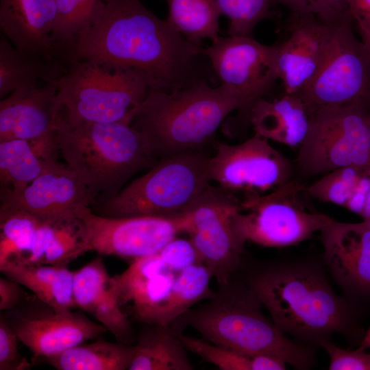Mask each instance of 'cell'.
Listing matches in <instances>:
<instances>
[{"label": "cell", "instance_id": "4fadbf2b", "mask_svg": "<svg viewBox=\"0 0 370 370\" xmlns=\"http://www.w3.org/2000/svg\"><path fill=\"white\" fill-rule=\"evenodd\" d=\"M215 149L210 180L233 194L262 195L291 180L289 160L258 134L237 145L218 143Z\"/></svg>", "mask_w": 370, "mask_h": 370}, {"label": "cell", "instance_id": "6da1fadb", "mask_svg": "<svg viewBox=\"0 0 370 370\" xmlns=\"http://www.w3.org/2000/svg\"><path fill=\"white\" fill-rule=\"evenodd\" d=\"M204 47L188 41L140 0H106L92 24L64 53L66 64L93 60L139 71L155 90L173 92L214 73Z\"/></svg>", "mask_w": 370, "mask_h": 370}, {"label": "cell", "instance_id": "8fae6325", "mask_svg": "<svg viewBox=\"0 0 370 370\" xmlns=\"http://www.w3.org/2000/svg\"><path fill=\"white\" fill-rule=\"evenodd\" d=\"M240 210L241 201L234 194L210 184L184 214V232L218 285L234 278L243 266L245 243L234 225Z\"/></svg>", "mask_w": 370, "mask_h": 370}, {"label": "cell", "instance_id": "603a6c76", "mask_svg": "<svg viewBox=\"0 0 370 370\" xmlns=\"http://www.w3.org/2000/svg\"><path fill=\"white\" fill-rule=\"evenodd\" d=\"M256 134L291 147L304 140L310 124V112L298 94H286L272 101H256L249 114Z\"/></svg>", "mask_w": 370, "mask_h": 370}, {"label": "cell", "instance_id": "3957f363", "mask_svg": "<svg viewBox=\"0 0 370 370\" xmlns=\"http://www.w3.org/2000/svg\"><path fill=\"white\" fill-rule=\"evenodd\" d=\"M262 307L243 281L232 278L170 326L176 332L191 327L204 340L245 354L272 355L297 369L311 368L315 362L313 346L291 340L264 315Z\"/></svg>", "mask_w": 370, "mask_h": 370}, {"label": "cell", "instance_id": "e575fe53", "mask_svg": "<svg viewBox=\"0 0 370 370\" xmlns=\"http://www.w3.org/2000/svg\"><path fill=\"white\" fill-rule=\"evenodd\" d=\"M186 348L222 370H260L259 354L248 355L178 333Z\"/></svg>", "mask_w": 370, "mask_h": 370}, {"label": "cell", "instance_id": "277c9868", "mask_svg": "<svg viewBox=\"0 0 370 370\" xmlns=\"http://www.w3.org/2000/svg\"><path fill=\"white\" fill-rule=\"evenodd\" d=\"M241 97L232 86L208 82L173 92L152 90L138 108L132 125L158 159L206 151Z\"/></svg>", "mask_w": 370, "mask_h": 370}, {"label": "cell", "instance_id": "ba28073f", "mask_svg": "<svg viewBox=\"0 0 370 370\" xmlns=\"http://www.w3.org/2000/svg\"><path fill=\"white\" fill-rule=\"evenodd\" d=\"M297 162L310 176L356 166L370 169V104L357 101L310 112L307 134Z\"/></svg>", "mask_w": 370, "mask_h": 370}, {"label": "cell", "instance_id": "e0dca14e", "mask_svg": "<svg viewBox=\"0 0 370 370\" xmlns=\"http://www.w3.org/2000/svg\"><path fill=\"white\" fill-rule=\"evenodd\" d=\"M62 110L57 82L15 90L0 101V141L26 140L42 159L58 158L55 134Z\"/></svg>", "mask_w": 370, "mask_h": 370}, {"label": "cell", "instance_id": "ac0fdd59", "mask_svg": "<svg viewBox=\"0 0 370 370\" xmlns=\"http://www.w3.org/2000/svg\"><path fill=\"white\" fill-rule=\"evenodd\" d=\"M329 38L324 16L292 12L286 36L276 45L278 73L284 93H298L314 79L324 60Z\"/></svg>", "mask_w": 370, "mask_h": 370}, {"label": "cell", "instance_id": "d590c367", "mask_svg": "<svg viewBox=\"0 0 370 370\" xmlns=\"http://www.w3.org/2000/svg\"><path fill=\"white\" fill-rule=\"evenodd\" d=\"M18 338L1 313L0 315V370H26L28 360L19 353Z\"/></svg>", "mask_w": 370, "mask_h": 370}, {"label": "cell", "instance_id": "30bf717a", "mask_svg": "<svg viewBox=\"0 0 370 370\" xmlns=\"http://www.w3.org/2000/svg\"><path fill=\"white\" fill-rule=\"evenodd\" d=\"M321 16L330 32L325 56L314 79L297 94L309 112L357 101L370 104V53L354 34L352 15L345 6Z\"/></svg>", "mask_w": 370, "mask_h": 370}, {"label": "cell", "instance_id": "8d00e7d4", "mask_svg": "<svg viewBox=\"0 0 370 370\" xmlns=\"http://www.w3.org/2000/svg\"><path fill=\"white\" fill-rule=\"evenodd\" d=\"M330 357V370H370V352L358 347L354 350L342 349L331 340L321 345Z\"/></svg>", "mask_w": 370, "mask_h": 370}, {"label": "cell", "instance_id": "f6af8a7d", "mask_svg": "<svg viewBox=\"0 0 370 370\" xmlns=\"http://www.w3.org/2000/svg\"><path fill=\"white\" fill-rule=\"evenodd\" d=\"M363 222L370 228V217L363 219Z\"/></svg>", "mask_w": 370, "mask_h": 370}, {"label": "cell", "instance_id": "b9f144b4", "mask_svg": "<svg viewBox=\"0 0 370 370\" xmlns=\"http://www.w3.org/2000/svg\"><path fill=\"white\" fill-rule=\"evenodd\" d=\"M356 27L360 36L361 40L370 53V28L361 25H356Z\"/></svg>", "mask_w": 370, "mask_h": 370}, {"label": "cell", "instance_id": "f1b7e54d", "mask_svg": "<svg viewBox=\"0 0 370 370\" xmlns=\"http://www.w3.org/2000/svg\"><path fill=\"white\" fill-rule=\"evenodd\" d=\"M58 163L41 158L28 140L0 141V195L20 192Z\"/></svg>", "mask_w": 370, "mask_h": 370}, {"label": "cell", "instance_id": "7a4b0ae2", "mask_svg": "<svg viewBox=\"0 0 370 370\" xmlns=\"http://www.w3.org/2000/svg\"><path fill=\"white\" fill-rule=\"evenodd\" d=\"M243 282L277 327L299 343L320 346L334 333L358 336L354 303L334 292L317 262L263 263L249 271Z\"/></svg>", "mask_w": 370, "mask_h": 370}, {"label": "cell", "instance_id": "52a82bcc", "mask_svg": "<svg viewBox=\"0 0 370 370\" xmlns=\"http://www.w3.org/2000/svg\"><path fill=\"white\" fill-rule=\"evenodd\" d=\"M57 86L67 119L127 124H132L139 106L155 90L150 78L139 71L93 60L69 64Z\"/></svg>", "mask_w": 370, "mask_h": 370}, {"label": "cell", "instance_id": "9a60e30c", "mask_svg": "<svg viewBox=\"0 0 370 370\" xmlns=\"http://www.w3.org/2000/svg\"><path fill=\"white\" fill-rule=\"evenodd\" d=\"M1 313L34 358L58 354L108 331L82 312H59L34 295Z\"/></svg>", "mask_w": 370, "mask_h": 370}, {"label": "cell", "instance_id": "1f68e13d", "mask_svg": "<svg viewBox=\"0 0 370 370\" xmlns=\"http://www.w3.org/2000/svg\"><path fill=\"white\" fill-rule=\"evenodd\" d=\"M57 17L52 38L62 57L65 49L89 27L103 8L106 0H56Z\"/></svg>", "mask_w": 370, "mask_h": 370}, {"label": "cell", "instance_id": "836d02e7", "mask_svg": "<svg viewBox=\"0 0 370 370\" xmlns=\"http://www.w3.org/2000/svg\"><path fill=\"white\" fill-rule=\"evenodd\" d=\"M230 21L229 36L253 37L256 25L271 14V0H215Z\"/></svg>", "mask_w": 370, "mask_h": 370}, {"label": "cell", "instance_id": "ab89813d", "mask_svg": "<svg viewBox=\"0 0 370 370\" xmlns=\"http://www.w3.org/2000/svg\"><path fill=\"white\" fill-rule=\"evenodd\" d=\"M16 281L6 276L0 278V310L1 312L13 310L29 297V295Z\"/></svg>", "mask_w": 370, "mask_h": 370}, {"label": "cell", "instance_id": "4dcf8cb0", "mask_svg": "<svg viewBox=\"0 0 370 370\" xmlns=\"http://www.w3.org/2000/svg\"><path fill=\"white\" fill-rule=\"evenodd\" d=\"M212 278L207 267L201 263L177 272L158 325H171L197 302L211 297L214 293L210 288Z\"/></svg>", "mask_w": 370, "mask_h": 370}, {"label": "cell", "instance_id": "8992f818", "mask_svg": "<svg viewBox=\"0 0 370 370\" xmlns=\"http://www.w3.org/2000/svg\"><path fill=\"white\" fill-rule=\"evenodd\" d=\"M206 151L162 158L114 197L90 207L106 217L184 215L210 184Z\"/></svg>", "mask_w": 370, "mask_h": 370}, {"label": "cell", "instance_id": "7bdbcfd3", "mask_svg": "<svg viewBox=\"0 0 370 370\" xmlns=\"http://www.w3.org/2000/svg\"><path fill=\"white\" fill-rule=\"evenodd\" d=\"M363 219L370 217V188L367 194L362 214L360 215Z\"/></svg>", "mask_w": 370, "mask_h": 370}, {"label": "cell", "instance_id": "7402d4cb", "mask_svg": "<svg viewBox=\"0 0 370 370\" xmlns=\"http://www.w3.org/2000/svg\"><path fill=\"white\" fill-rule=\"evenodd\" d=\"M101 257L74 271L73 297L76 307L103 325L118 342L131 345L134 331L121 308Z\"/></svg>", "mask_w": 370, "mask_h": 370}, {"label": "cell", "instance_id": "7c38bea8", "mask_svg": "<svg viewBox=\"0 0 370 370\" xmlns=\"http://www.w3.org/2000/svg\"><path fill=\"white\" fill-rule=\"evenodd\" d=\"M82 250L135 260L158 253L184 232V215L106 217L90 207L79 214Z\"/></svg>", "mask_w": 370, "mask_h": 370}, {"label": "cell", "instance_id": "9c48e42d", "mask_svg": "<svg viewBox=\"0 0 370 370\" xmlns=\"http://www.w3.org/2000/svg\"><path fill=\"white\" fill-rule=\"evenodd\" d=\"M306 186L290 180L262 195H247L234 217L235 230L246 243L267 247L296 245L320 232L333 218L311 208Z\"/></svg>", "mask_w": 370, "mask_h": 370}, {"label": "cell", "instance_id": "d6986e66", "mask_svg": "<svg viewBox=\"0 0 370 370\" xmlns=\"http://www.w3.org/2000/svg\"><path fill=\"white\" fill-rule=\"evenodd\" d=\"M319 232L323 261L347 298L370 297V228L333 219Z\"/></svg>", "mask_w": 370, "mask_h": 370}, {"label": "cell", "instance_id": "60d3db41", "mask_svg": "<svg viewBox=\"0 0 370 370\" xmlns=\"http://www.w3.org/2000/svg\"><path fill=\"white\" fill-rule=\"evenodd\" d=\"M356 25L370 28V0H344Z\"/></svg>", "mask_w": 370, "mask_h": 370}, {"label": "cell", "instance_id": "ee69618b", "mask_svg": "<svg viewBox=\"0 0 370 370\" xmlns=\"http://www.w3.org/2000/svg\"><path fill=\"white\" fill-rule=\"evenodd\" d=\"M359 347L370 352V327L362 337Z\"/></svg>", "mask_w": 370, "mask_h": 370}, {"label": "cell", "instance_id": "f35d334b", "mask_svg": "<svg viewBox=\"0 0 370 370\" xmlns=\"http://www.w3.org/2000/svg\"><path fill=\"white\" fill-rule=\"evenodd\" d=\"M273 3L285 5L292 12L325 15L344 8V0H271Z\"/></svg>", "mask_w": 370, "mask_h": 370}, {"label": "cell", "instance_id": "5b68a950", "mask_svg": "<svg viewBox=\"0 0 370 370\" xmlns=\"http://www.w3.org/2000/svg\"><path fill=\"white\" fill-rule=\"evenodd\" d=\"M55 136L60 157L95 204L114 197L135 174L158 161L131 124L73 121L61 111Z\"/></svg>", "mask_w": 370, "mask_h": 370}, {"label": "cell", "instance_id": "4316f807", "mask_svg": "<svg viewBox=\"0 0 370 370\" xmlns=\"http://www.w3.org/2000/svg\"><path fill=\"white\" fill-rule=\"evenodd\" d=\"M83 254L75 223L40 222L25 256L17 262L28 265H64Z\"/></svg>", "mask_w": 370, "mask_h": 370}, {"label": "cell", "instance_id": "ffe728a7", "mask_svg": "<svg viewBox=\"0 0 370 370\" xmlns=\"http://www.w3.org/2000/svg\"><path fill=\"white\" fill-rule=\"evenodd\" d=\"M177 272L170 269L158 253L136 258L121 274L111 278L123 309L146 325H158Z\"/></svg>", "mask_w": 370, "mask_h": 370}, {"label": "cell", "instance_id": "44dd1931", "mask_svg": "<svg viewBox=\"0 0 370 370\" xmlns=\"http://www.w3.org/2000/svg\"><path fill=\"white\" fill-rule=\"evenodd\" d=\"M56 17V0H0V28L14 47L63 62L52 38Z\"/></svg>", "mask_w": 370, "mask_h": 370}, {"label": "cell", "instance_id": "83f0119b", "mask_svg": "<svg viewBox=\"0 0 370 370\" xmlns=\"http://www.w3.org/2000/svg\"><path fill=\"white\" fill-rule=\"evenodd\" d=\"M134 353L132 345L97 339L45 359L58 370H125L130 367Z\"/></svg>", "mask_w": 370, "mask_h": 370}, {"label": "cell", "instance_id": "f546056e", "mask_svg": "<svg viewBox=\"0 0 370 370\" xmlns=\"http://www.w3.org/2000/svg\"><path fill=\"white\" fill-rule=\"evenodd\" d=\"M166 20L188 41L201 45L219 36L221 14L215 0H166Z\"/></svg>", "mask_w": 370, "mask_h": 370}, {"label": "cell", "instance_id": "cb8c5ba5", "mask_svg": "<svg viewBox=\"0 0 370 370\" xmlns=\"http://www.w3.org/2000/svg\"><path fill=\"white\" fill-rule=\"evenodd\" d=\"M67 68L58 60L21 50L1 36V99L18 88L57 82Z\"/></svg>", "mask_w": 370, "mask_h": 370}, {"label": "cell", "instance_id": "484cf974", "mask_svg": "<svg viewBox=\"0 0 370 370\" xmlns=\"http://www.w3.org/2000/svg\"><path fill=\"white\" fill-rule=\"evenodd\" d=\"M129 370H192L187 349L170 325H147L138 336Z\"/></svg>", "mask_w": 370, "mask_h": 370}, {"label": "cell", "instance_id": "d6a6232c", "mask_svg": "<svg viewBox=\"0 0 370 370\" xmlns=\"http://www.w3.org/2000/svg\"><path fill=\"white\" fill-rule=\"evenodd\" d=\"M367 169L345 166L332 170L306 186V193L313 199L345 208Z\"/></svg>", "mask_w": 370, "mask_h": 370}, {"label": "cell", "instance_id": "2e32d148", "mask_svg": "<svg viewBox=\"0 0 370 370\" xmlns=\"http://www.w3.org/2000/svg\"><path fill=\"white\" fill-rule=\"evenodd\" d=\"M0 214L22 213L50 224L75 223L80 210L95 204L76 174L58 163L15 193L0 195Z\"/></svg>", "mask_w": 370, "mask_h": 370}, {"label": "cell", "instance_id": "74e56055", "mask_svg": "<svg viewBox=\"0 0 370 370\" xmlns=\"http://www.w3.org/2000/svg\"><path fill=\"white\" fill-rule=\"evenodd\" d=\"M158 253L165 264L175 272H179L195 264H202L189 239L175 237Z\"/></svg>", "mask_w": 370, "mask_h": 370}, {"label": "cell", "instance_id": "5bb4252c", "mask_svg": "<svg viewBox=\"0 0 370 370\" xmlns=\"http://www.w3.org/2000/svg\"><path fill=\"white\" fill-rule=\"evenodd\" d=\"M204 52L221 83L238 92V111L249 121L252 105L264 97L279 79L277 45L262 44L253 37L219 36Z\"/></svg>", "mask_w": 370, "mask_h": 370}, {"label": "cell", "instance_id": "d4e9b609", "mask_svg": "<svg viewBox=\"0 0 370 370\" xmlns=\"http://www.w3.org/2000/svg\"><path fill=\"white\" fill-rule=\"evenodd\" d=\"M0 271L59 312H70L76 307L73 297L74 271L66 266L8 262L0 266Z\"/></svg>", "mask_w": 370, "mask_h": 370}]
</instances>
